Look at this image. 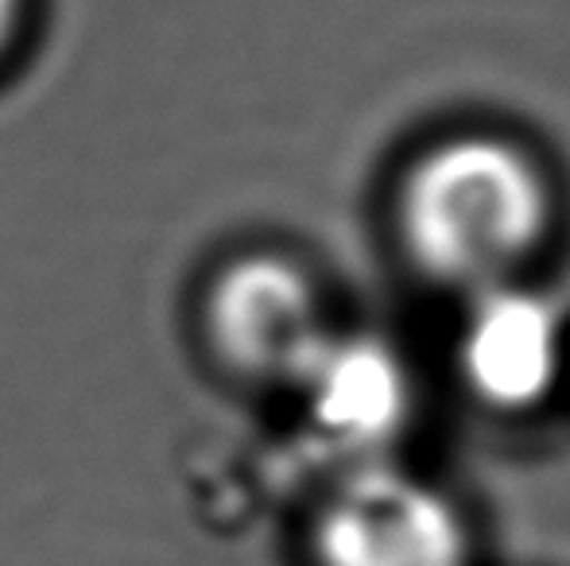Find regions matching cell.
Wrapping results in <instances>:
<instances>
[{
	"instance_id": "cell-2",
	"label": "cell",
	"mask_w": 570,
	"mask_h": 566,
	"mask_svg": "<svg viewBox=\"0 0 570 566\" xmlns=\"http://www.w3.org/2000/svg\"><path fill=\"white\" fill-rule=\"evenodd\" d=\"M206 357L226 377L261 388H295L331 338L318 287L279 252H240L198 295Z\"/></svg>"
},
{
	"instance_id": "cell-1",
	"label": "cell",
	"mask_w": 570,
	"mask_h": 566,
	"mask_svg": "<svg viewBox=\"0 0 570 566\" xmlns=\"http://www.w3.org/2000/svg\"><path fill=\"white\" fill-rule=\"evenodd\" d=\"M551 226V187L520 143L462 132L420 156L400 190V229L435 280L509 284Z\"/></svg>"
},
{
	"instance_id": "cell-4",
	"label": "cell",
	"mask_w": 570,
	"mask_h": 566,
	"mask_svg": "<svg viewBox=\"0 0 570 566\" xmlns=\"http://www.w3.org/2000/svg\"><path fill=\"white\" fill-rule=\"evenodd\" d=\"M563 361V322L543 295L497 284L478 291L462 330V373L497 408L543 400Z\"/></svg>"
},
{
	"instance_id": "cell-6",
	"label": "cell",
	"mask_w": 570,
	"mask_h": 566,
	"mask_svg": "<svg viewBox=\"0 0 570 566\" xmlns=\"http://www.w3.org/2000/svg\"><path fill=\"white\" fill-rule=\"evenodd\" d=\"M36 23V0H0V75L20 59Z\"/></svg>"
},
{
	"instance_id": "cell-3",
	"label": "cell",
	"mask_w": 570,
	"mask_h": 566,
	"mask_svg": "<svg viewBox=\"0 0 570 566\" xmlns=\"http://www.w3.org/2000/svg\"><path fill=\"white\" fill-rule=\"evenodd\" d=\"M315 559L318 566H470V539L435 485L392 466H361L318 513Z\"/></svg>"
},
{
	"instance_id": "cell-5",
	"label": "cell",
	"mask_w": 570,
	"mask_h": 566,
	"mask_svg": "<svg viewBox=\"0 0 570 566\" xmlns=\"http://www.w3.org/2000/svg\"><path fill=\"white\" fill-rule=\"evenodd\" d=\"M295 388L307 393L326 435L361 450L392 438L407 419L404 361L376 338L331 334Z\"/></svg>"
}]
</instances>
